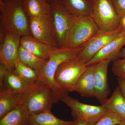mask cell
I'll return each instance as SVG.
<instances>
[{
    "instance_id": "cell-9",
    "label": "cell",
    "mask_w": 125,
    "mask_h": 125,
    "mask_svg": "<svg viewBox=\"0 0 125 125\" xmlns=\"http://www.w3.org/2000/svg\"><path fill=\"white\" fill-rule=\"evenodd\" d=\"M21 37L11 31L0 32V63L13 71L18 59Z\"/></svg>"
},
{
    "instance_id": "cell-2",
    "label": "cell",
    "mask_w": 125,
    "mask_h": 125,
    "mask_svg": "<svg viewBox=\"0 0 125 125\" xmlns=\"http://www.w3.org/2000/svg\"><path fill=\"white\" fill-rule=\"evenodd\" d=\"M11 31L21 37L31 35L29 18L25 11L23 0L0 2V32Z\"/></svg>"
},
{
    "instance_id": "cell-4",
    "label": "cell",
    "mask_w": 125,
    "mask_h": 125,
    "mask_svg": "<svg viewBox=\"0 0 125 125\" xmlns=\"http://www.w3.org/2000/svg\"><path fill=\"white\" fill-rule=\"evenodd\" d=\"M99 30L91 16H75L63 47L75 49L83 46Z\"/></svg>"
},
{
    "instance_id": "cell-10",
    "label": "cell",
    "mask_w": 125,
    "mask_h": 125,
    "mask_svg": "<svg viewBox=\"0 0 125 125\" xmlns=\"http://www.w3.org/2000/svg\"><path fill=\"white\" fill-rule=\"evenodd\" d=\"M124 28L121 23L119 28L114 31H105L99 30L92 39L83 46L79 57L87 64L99 52L116 37Z\"/></svg>"
},
{
    "instance_id": "cell-16",
    "label": "cell",
    "mask_w": 125,
    "mask_h": 125,
    "mask_svg": "<svg viewBox=\"0 0 125 125\" xmlns=\"http://www.w3.org/2000/svg\"><path fill=\"white\" fill-rule=\"evenodd\" d=\"M21 94L16 93L4 88L0 91V119L10 112L22 105Z\"/></svg>"
},
{
    "instance_id": "cell-25",
    "label": "cell",
    "mask_w": 125,
    "mask_h": 125,
    "mask_svg": "<svg viewBox=\"0 0 125 125\" xmlns=\"http://www.w3.org/2000/svg\"><path fill=\"white\" fill-rule=\"evenodd\" d=\"M124 120L119 114L109 111L94 125H120Z\"/></svg>"
},
{
    "instance_id": "cell-11",
    "label": "cell",
    "mask_w": 125,
    "mask_h": 125,
    "mask_svg": "<svg viewBox=\"0 0 125 125\" xmlns=\"http://www.w3.org/2000/svg\"><path fill=\"white\" fill-rule=\"evenodd\" d=\"M50 4L59 46L61 47L64 46L67 33L75 16L67 11L59 0H52Z\"/></svg>"
},
{
    "instance_id": "cell-36",
    "label": "cell",
    "mask_w": 125,
    "mask_h": 125,
    "mask_svg": "<svg viewBox=\"0 0 125 125\" xmlns=\"http://www.w3.org/2000/svg\"></svg>"
},
{
    "instance_id": "cell-30",
    "label": "cell",
    "mask_w": 125,
    "mask_h": 125,
    "mask_svg": "<svg viewBox=\"0 0 125 125\" xmlns=\"http://www.w3.org/2000/svg\"><path fill=\"white\" fill-rule=\"evenodd\" d=\"M73 120L76 122L75 125H92L86 121L79 118H74Z\"/></svg>"
},
{
    "instance_id": "cell-1",
    "label": "cell",
    "mask_w": 125,
    "mask_h": 125,
    "mask_svg": "<svg viewBox=\"0 0 125 125\" xmlns=\"http://www.w3.org/2000/svg\"><path fill=\"white\" fill-rule=\"evenodd\" d=\"M83 49V46L75 49L64 47H56L50 52L49 59L40 71L38 80L35 84L49 86L54 94L55 104L61 101L62 98L69 93L58 85L55 81L56 70L61 63L79 57Z\"/></svg>"
},
{
    "instance_id": "cell-32",
    "label": "cell",
    "mask_w": 125,
    "mask_h": 125,
    "mask_svg": "<svg viewBox=\"0 0 125 125\" xmlns=\"http://www.w3.org/2000/svg\"><path fill=\"white\" fill-rule=\"evenodd\" d=\"M121 23L125 27V18H123L121 19Z\"/></svg>"
},
{
    "instance_id": "cell-24",
    "label": "cell",
    "mask_w": 125,
    "mask_h": 125,
    "mask_svg": "<svg viewBox=\"0 0 125 125\" xmlns=\"http://www.w3.org/2000/svg\"><path fill=\"white\" fill-rule=\"evenodd\" d=\"M13 71L29 85L35 84L39 76V72L24 64L18 58Z\"/></svg>"
},
{
    "instance_id": "cell-23",
    "label": "cell",
    "mask_w": 125,
    "mask_h": 125,
    "mask_svg": "<svg viewBox=\"0 0 125 125\" xmlns=\"http://www.w3.org/2000/svg\"><path fill=\"white\" fill-rule=\"evenodd\" d=\"M18 58L24 64L39 72L46 62L28 51L21 45L18 51Z\"/></svg>"
},
{
    "instance_id": "cell-13",
    "label": "cell",
    "mask_w": 125,
    "mask_h": 125,
    "mask_svg": "<svg viewBox=\"0 0 125 125\" xmlns=\"http://www.w3.org/2000/svg\"><path fill=\"white\" fill-rule=\"evenodd\" d=\"M124 27L120 33L87 62V66L94 65L104 60L114 61L119 58L120 52L125 45V27Z\"/></svg>"
},
{
    "instance_id": "cell-3",
    "label": "cell",
    "mask_w": 125,
    "mask_h": 125,
    "mask_svg": "<svg viewBox=\"0 0 125 125\" xmlns=\"http://www.w3.org/2000/svg\"><path fill=\"white\" fill-rule=\"evenodd\" d=\"M21 95L22 105L31 115L51 111L52 105L55 104L54 94L48 85H29Z\"/></svg>"
},
{
    "instance_id": "cell-17",
    "label": "cell",
    "mask_w": 125,
    "mask_h": 125,
    "mask_svg": "<svg viewBox=\"0 0 125 125\" xmlns=\"http://www.w3.org/2000/svg\"><path fill=\"white\" fill-rule=\"evenodd\" d=\"M67 11L75 16H90L93 0H59Z\"/></svg>"
},
{
    "instance_id": "cell-7",
    "label": "cell",
    "mask_w": 125,
    "mask_h": 125,
    "mask_svg": "<svg viewBox=\"0 0 125 125\" xmlns=\"http://www.w3.org/2000/svg\"><path fill=\"white\" fill-rule=\"evenodd\" d=\"M29 28L31 35L34 38L46 44L60 47L51 12L38 18H30Z\"/></svg>"
},
{
    "instance_id": "cell-29",
    "label": "cell",
    "mask_w": 125,
    "mask_h": 125,
    "mask_svg": "<svg viewBox=\"0 0 125 125\" xmlns=\"http://www.w3.org/2000/svg\"><path fill=\"white\" fill-rule=\"evenodd\" d=\"M117 79L118 83V87L125 98V80L119 78H117Z\"/></svg>"
},
{
    "instance_id": "cell-19",
    "label": "cell",
    "mask_w": 125,
    "mask_h": 125,
    "mask_svg": "<svg viewBox=\"0 0 125 125\" xmlns=\"http://www.w3.org/2000/svg\"><path fill=\"white\" fill-rule=\"evenodd\" d=\"M23 6L29 19L38 18L51 12V4L47 0H23Z\"/></svg>"
},
{
    "instance_id": "cell-26",
    "label": "cell",
    "mask_w": 125,
    "mask_h": 125,
    "mask_svg": "<svg viewBox=\"0 0 125 125\" xmlns=\"http://www.w3.org/2000/svg\"><path fill=\"white\" fill-rule=\"evenodd\" d=\"M112 70L117 78L125 80V58H118L114 61Z\"/></svg>"
},
{
    "instance_id": "cell-5",
    "label": "cell",
    "mask_w": 125,
    "mask_h": 125,
    "mask_svg": "<svg viewBox=\"0 0 125 125\" xmlns=\"http://www.w3.org/2000/svg\"><path fill=\"white\" fill-rule=\"evenodd\" d=\"M91 17L100 30L112 31L117 29L121 20L113 0H93Z\"/></svg>"
},
{
    "instance_id": "cell-12",
    "label": "cell",
    "mask_w": 125,
    "mask_h": 125,
    "mask_svg": "<svg viewBox=\"0 0 125 125\" xmlns=\"http://www.w3.org/2000/svg\"><path fill=\"white\" fill-rule=\"evenodd\" d=\"M111 61H102L94 64V97L102 105L107 99L110 93L108 82V68Z\"/></svg>"
},
{
    "instance_id": "cell-35",
    "label": "cell",
    "mask_w": 125,
    "mask_h": 125,
    "mask_svg": "<svg viewBox=\"0 0 125 125\" xmlns=\"http://www.w3.org/2000/svg\"><path fill=\"white\" fill-rule=\"evenodd\" d=\"M5 0H0V2H1V1H4Z\"/></svg>"
},
{
    "instance_id": "cell-15",
    "label": "cell",
    "mask_w": 125,
    "mask_h": 125,
    "mask_svg": "<svg viewBox=\"0 0 125 125\" xmlns=\"http://www.w3.org/2000/svg\"><path fill=\"white\" fill-rule=\"evenodd\" d=\"M94 65L87 66L75 85L74 91L83 97H94Z\"/></svg>"
},
{
    "instance_id": "cell-8",
    "label": "cell",
    "mask_w": 125,
    "mask_h": 125,
    "mask_svg": "<svg viewBox=\"0 0 125 125\" xmlns=\"http://www.w3.org/2000/svg\"><path fill=\"white\" fill-rule=\"evenodd\" d=\"M61 101L71 108L73 119H81L92 125L96 124L109 111L102 105L95 106L85 104L69 94L62 97Z\"/></svg>"
},
{
    "instance_id": "cell-33",
    "label": "cell",
    "mask_w": 125,
    "mask_h": 125,
    "mask_svg": "<svg viewBox=\"0 0 125 125\" xmlns=\"http://www.w3.org/2000/svg\"><path fill=\"white\" fill-rule=\"evenodd\" d=\"M125 125V120H124V121H123L122 122V123H121L120 125Z\"/></svg>"
},
{
    "instance_id": "cell-21",
    "label": "cell",
    "mask_w": 125,
    "mask_h": 125,
    "mask_svg": "<svg viewBox=\"0 0 125 125\" xmlns=\"http://www.w3.org/2000/svg\"><path fill=\"white\" fill-rule=\"evenodd\" d=\"M75 121L61 120L54 116L51 111L31 115L30 125H75Z\"/></svg>"
},
{
    "instance_id": "cell-6",
    "label": "cell",
    "mask_w": 125,
    "mask_h": 125,
    "mask_svg": "<svg viewBox=\"0 0 125 125\" xmlns=\"http://www.w3.org/2000/svg\"><path fill=\"white\" fill-rule=\"evenodd\" d=\"M87 66L86 62L79 56L68 60L59 65L54 79L63 89L69 92H74L80 77Z\"/></svg>"
},
{
    "instance_id": "cell-28",
    "label": "cell",
    "mask_w": 125,
    "mask_h": 125,
    "mask_svg": "<svg viewBox=\"0 0 125 125\" xmlns=\"http://www.w3.org/2000/svg\"><path fill=\"white\" fill-rule=\"evenodd\" d=\"M8 69L7 67L3 64H0V87L1 89L3 87V83L5 76L7 73Z\"/></svg>"
},
{
    "instance_id": "cell-34",
    "label": "cell",
    "mask_w": 125,
    "mask_h": 125,
    "mask_svg": "<svg viewBox=\"0 0 125 125\" xmlns=\"http://www.w3.org/2000/svg\"><path fill=\"white\" fill-rule=\"evenodd\" d=\"M47 0L48 1V2H51L52 1V0Z\"/></svg>"
},
{
    "instance_id": "cell-27",
    "label": "cell",
    "mask_w": 125,
    "mask_h": 125,
    "mask_svg": "<svg viewBox=\"0 0 125 125\" xmlns=\"http://www.w3.org/2000/svg\"><path fill=\"white\" fill-rule=\"evenodd\" d=\"M115 8L121 20L125 18V0H113Z\"/></svg>"
},
{
    "instance_id": "cell-31",
    "label": "cell",
    "mask_w": 125,
    "mask_h": 125,
    "mask_svg": "<svg viewBox=\"0 0 125 125\" xmlns=\"http://www.w3.org/2000/svg\"><path fill=\"white\" fill-rule=\"evenodd\" d=\"M125 58V47L122 49L119 55V58Z\"/></svg>"
},
{
    "instance_id": "cell-20",
    "label": "cell",
    "mask_w": 125,
    "mask_h": 125,
    "mask_svg": "<svg viewBox=\"0 0 125 125\" xmlns=\"http://www.w3.org/2000/svg\"><path fill=\"white\" fill-rule=\"evenodd\" d=\"M102 105L110 111L119 114L125 120V98L118 86L111 97Z\"/></svg>"
},
{
    "instance_id": "cell-18",
    "label": "cell",
    "mask_w": 125,
    "mask_h": 125,
    "mask_svg": "<svg viewBox=\"0 0 125 125\" xmlns=\"http://www.w3.org/2000/svg\"><path fill=\"white\" fill-rule=\"evenodd\" d=\"M31 115L22 105L18 106L0 120V125H30Z\"/></svg>"
},
{
    "instance_id": "cell-22",
    "label": "cell",
    "mask_w": 125,
    "mask_h": 125,
    "mask_svg": "<svg viewBox=\"0 0 125 125\" xmlns=\"http://www.w3.org/2000/svg\"><path fill=\"white\" fill-rule=\"evenodd\" d=\"M29 85L13 71L8 70L5 76L2 88L22 94Z\"/></svg>"
},
{
    "instance_id": "cell-14",
    "label": "cell",
    "mask_w": 125,
    "mask_h": 125,
    "mask_svg": "<svg viewBox=\"0 0 125 125\" xmlns=\"http://www.w3.org/2000/svg\"><path fill=\"white\" fill-rule=\"evenodd\" d=\"M20 45L28 51L46 61L49 59L50 52L56 48L36 39L31 35L21 37Z\"/></svg>"
}]
</instances>
